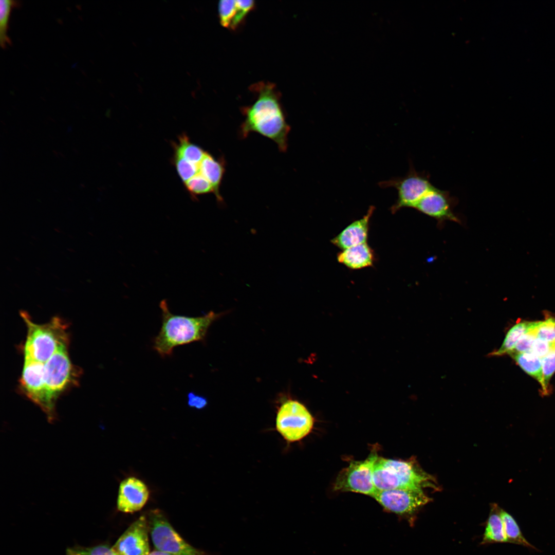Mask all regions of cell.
<instances>
[{
	"label": "cell",
	"mask_w": 555,
	"mask_h": 555,
	"mask_svg": "<svg viewBox=\"0 0 555 555\" xmlns=\"http://www.w3.org/2000/svg\"><path fill=\"white\" fill-rule=\"evenodd\" d=\"M255 90L257 98L255 102L243 108L245 119L240 127V136L245 138L251 133H257L273 140L280 151L285 152L290 127L275 86L271 83H260L255 86Z\"/></svg>",
	"instance_id": "1"
},
{
	"label": "cell",
	"mask_w": 555,
	"mask_h": 555,
	"mask_svg": "<svg viewBox=\"0 0 555 555\" xmlns=\"http://www.w3.org/2000/svg\"><path fill=\"white\" fill-rule=\"evenodd\" d=\"M162 324L159 332L153 339V347L162 357L172 355L175 347L204 340L209 327L223 315L212 311L197 317L171 313L166 300L159 304Z\"/></svg>",
	"instance_id": "2"
},
{
	"label": "cell",
	"mask_w": 555,
	"mask_h": 555,
	"mask_svg": "<svg viewBox=\"0 0 555 555\" xmlns=\"http://www.w3.org/2000/svg\"><path fill=\"white\" fill-rule=\"evenodd\" d=\"M373 479L377 490L398 488L439 489L435 478L425 472L415 459L400 460L378 457Z\"/></svg>",
	"instance_id": "3"
},
{
	"label": "cell",
	"mask_w": 555,
	"mask_h": 555,
	"mask_svg": "<svg viewBox=\"0 0 555 555\" xmlns=\"http://www.w3.org/2000/svg\"><path fill=\"white\" fill-rule=\"evenodd\" d=\"M22 317L27 327L24 344V358L45 363L58 351L67 348L69 337L66 324L58 317L49 322L38 324L24 312Z\"/></svg>",
	"instance_id": "4"
},
{
	"label": "cell",
	"mask_w": 555,
	"mask_h": 555,
	"mask_svg": "<svg viewBox=\"0 0 555 555\" xmlns=\"http://www.w3.org/2000/svg\"><path fill=\"white\" fill-rule=\"evenodd\" d=\"M147 518L149 532L156 550L172 555H210L187 542L160 510H151Z\"/></svg>",
	"instance_id": "5"
},
{
	"label": "cell",
	"mask_w": 555,
	"mask_h": 555,
	"mask_svg": "<svg viewBox=\"0 0 555 555\" xmlns=\"http://www.w3.org/2000/svg\"><path fill=\"white\" fill-rule=\"evenodd\" d=\"M314 419L299 401L288 399L279 408L275 419L277 432L288 443L300 441L312 430Z\"/></svg>",
	"instance_id": "6"
},
{
	"label": "cell",
	"mask_w": 555,
	"mask_h": 555,
	"mask_svg": "<svg viewBox=\"0 0 555 555\" xmlns=\"http://www.w3.org/2000/svg\"><path fill=\"white\" fill-rule=\"evenodd\" d=\"M378 185L382 188L393 187L397 190V199L391 209L393 213L403 208H414L424 195L434 187L430 181L429 174L425 172L417 171L411 162L405 176L380 181Z\"/></svg>",
	"instance_id": "7"
},
{
	"label": "cell",
	"mask_w": 555,
	"mask_h": 555,
	"mask_svg": "<svg viewBox=\"0 0 555 555\" xmlns=\"http://www.w3.org/2000/svg\"><path fill=\"white\" fill-rule=\"evenodd\" d=\"M378 456L375 452L365 459L352 461L341 470L334 484V489L354 492L373 496L377 489L373 479L375 463Z\"/></svg>",
	"instance_id": "8"
},
{
	"label": "cell",
	"mask_w": 555,
	"mask_h": 555,
	"mask_svg": "<svg viewBox=\"0 0 555 555\" xmlns=\"http://www.w3.org/2000/svg\"><path fill=\"white\" fill-rule=\"evenodd\" d=\"M372 497L386 510L402 515L415 514L432 500L421 489L377 490Z\"/></svg>",
	"instance_id": "9"
},
{
	"label": "cell",
	"mask_w": 555,
	"mask_h": 555,
	"mask_svg": "<svg viewBox=\"0 0 555 555\" xmlns=\"http://www.w3.org/2000/svg\"><path fill=\"white\" fill-rule=\"evenodd\" d=\"M44 378L46 387L55 400L77 381V370L69 359L67 348L58 351L44 363Z\"/></svg>",
	"instance_id": "10"
},
{
	"label": "cell",
	"mask_w": 555,
	"mask_h": 555,
	"mask_svg": "<svg viewBox=\"0 0 555 555\" xmlns=\"http://www.w3.org/2000/svg\"><path fill=\"white\" fill-rule=\"evenodd\" d=\"M44 366V363L24 358L20 383L24 394L50 414L53 412L55 400L46 387Z\"/></svg>",
	"instance_id": "11"
},
{
	"label": "cell",
	"mask_w": 555,
	"mask_h": 555,
	"mask_svg": "<svg viewBox=\"0 0 555 555\" xmlns=\"http://www.w3.org/2000/svg\"><path fill=\"white\" fill-rule=\"evenodd\" d=\"M458 201L449 191L435 186L419 201L414 209L437 220L440 224L447 220L461 223L460 217L454 212Z\"/></svg>",
	"instance_id": "12"
},
{
	"label": "cell",
	"mask_w": 555,
	"mask_h": 555,
	"mask_svg": "<svg viewBox=\"0 0 555 555\" xmlns=\"http://www.w3.org/2000/svg\"><path fill=\"white\" fill-rule=\"evenodd\" d=\"M147 516L141 515L119 537L112 548L116 555H147L150 552Z\"/></svg>",
	"instance_id": "13"
},
{
	"label": "cell",
	"mask_w": 555,
	"mask_h": 555,
	"mask_svg": "<svg viewBox=\"0 0 555 555\" xmlns=\"http://www.w3.org/2000/svg\"><path fill=\"white\" fill-rule=\"evenodd\" d=\"M149 490L140 479L131 476L120 484L117 498V508L124 513H133L141 510L146 503Z\"/></svg>",
	"instance_id": "14"
},
{
	"label": "cell",
	"mask_w": 555,
	"mask_h": 555,
	"mask_svg": "<svg viewBox=\"0 0 555 555\" xmlns=\"http://www.w3.org/2000/svg\"><path fill=\"white\" fill-rule=\"evenodd\" d=\"M375 207L369 206L366 214L357 219L331 240V242L342 250L366 243L369 221Z\"/></svg>",
	"instance_id": "15"
},
{
	"label": "cell",
	"mask_w": 555,
	"mask_h": 555,
	"mask_svg": "<svg viewBox=\"0 0 555 555\" xmlns=\"http://www.w3.org/2000/svg\"><path fill=\"white\" fill-rule=\"evenodd\" d=\"M338 261L351 269H359L373 266V250L365 243L342 250L337 255Z\"/></svg>",
	"instance_id": "16"
},
{
	"label": "cell",
	"mask_w": 555,
	"mask_h": 555,
	"mask_svg": "<svg viewBox=\"0 0 555 555\" xmlns=\"http://www.w3.org/2000/svg\"><path fill=\"white\" fill-rule=\"evenodd\" d=\"M225 165L223 159H216L207 152L199 164V173L211 184L214 194L219 202H223L219 189L225 171Z\"/></svg>",
	"instance_id": "17"
},
{
	"label": "cell",
	"mask_w": 555,
	"mask_h": 555,
	"mask_svg": "<svg viewBox=\"0 0 555 555\" xmlns=\"http://www.w3.org/2000/svg\"><path fill=\"white\" fill-rule=\"evenodd\" d=\"M500 509L501 508L497 504H493L491 505L482 544L507 543Z\"/></svg>",
	"instance_id": "18"
},
{
	"label": "cell",
	"mask_w": 555,
	"mask_h": 555,
	"mask_svg": "<svg viewBox=\"0 0 555 555\" xmlns=\"http://www.w3.org/2000/svg\"><path fill=\"white\" fill-rule=\"evenodd\" d=\"M509 355L526 373L539 382L543 394L547 395L548 393L544 383L541 359L530 351Z\"/></svg>",
	"instance_id": "19"
},
{
	"label": "cell",
	"mask_w": 555,
	"mask_h": 555,
	"mask_svg": "<svg viewBox=\"0 0 555 555\" xmlns=\"http://www.w3.org/2000/svg\"><path fill=\"white\" fill-rule=\"evenodd\" d=\"M535 322L521 321L513 325L507 332L501 347L490 353L491 356H502L510 353L520 337L535 325Z\"/></svg>",
	"instance_id": "20"
},
{
	"label": "cell",
	"mask_w": 555,
	"mask_h": 555,
	"mask_svg": "<svg viewBox=\"0 0 555 555\" xmlns=\"http://www.w3.org/2000/svg\"><path fill=\"white\" fill-rule=\"evenodd\" d=\"M174 156L181 157L196 164H199L206 153L201 147L192 143L189 138L183 134L174 144Z\"/></svg>",
	"instance_id": "21"
},
{
	"label": "cell",
	"mask_w": 555,
	"mask_h": 555,
	"mask_svg": "<svg viewBox=\"0 0 555 555\" xmlns=\"http://www.w3.org/2000/svg\"><path fill=\"white\" fill-rule=\"evenodd\" d=\"M500 514L502 519L507 543L534 548V546L523 536L514 519L509 513L502 508L500 509Z\"/></svg>",
	"instance_id": "22"
},
{
	"label": "cell",
	"mask_w": 555,
	"mask_h": 555,
	"mask_svg": "<svg viewBox=\"0 0 555 555\" xmlns=\"http://www.w3.org/2000/svg\"><path fill=\"white\" fill-rule=\"evenodd\" d=\"M17 2L11 0L0 1V42L3 48L10 44V40L7 35L8 25L12 8Z\"/></svg>",
	"instance_id": "23"
},
{
	"label": "cell",
	"mask_w": 555,
	"mask_h": 555,
	"mask_svg": "<svg viewBox=\"0 0 555 555\" xmlns=\"http://www.w3.org/2000/svg\"><path fill=\"white\" fill-rule=\"evenodd\" d=\"M184 186L193 198L198 195L214 193L211 184L199 173L185 182Z\"/></svg>",
	"instance_id": "24"
},
{
	"label": "cell",
	"mask_w": 555,
	"mask_h": 555,
	"mask_svg": "<svg viewBox=\"0 0 555 555\" xmlns=\"http://www.w3.org/2000/svg\"><path fill=\"white\" fill-rule=\"evenodd\" d=\"M174 164L179 176L184 182L199 173V164L193 163L184 158L174 156Z\"/></svg>",
	"instance_id": "25"
},
{
	"label": "cell",
	"mask_w": 555,
	"mask_h": 555,
	"mask_svg": "<svg viewBox=\"0 0 555 555\" xmlns=\"http://www.w3.org/2000/svg\"><path fill=\"white\" fill-rule=\"evenodd\" d=\"M236 11V0L220 1L218 4V12L221 25L230 28Z\"/></svg>",
	"instance_id": "26"
},
{
	"label": "cell",
	"mask_w": 555,
	"mask_h": 555,
	"mask_svg": "<svg viewBox=\"0 0 555 555\" xmlns=\"http://www.w3.org/2000/svg\"><path fill=\"white\" fill-rule=\"evenodd\" d=\"M535 335L537 338L549 342H555V318L550 317L544 321H538Z\"/></svg>",
	"instance_id": "27"
},
{
	"label": "cell",
	"mask_w": 555,
	"mask_h": 555,
	"mask_svg": "<svg viewBox=\"0 0 555 555\" xmlns=\"http://www.w3.org/2000/svg\"><path fill=\"white\" fill-rule=\"evenodd\" d=\"M66 555H116L112 547L99 545L91 547H75L66 549Z\"/></svg>",
	"instance_id": "28"
},
{
	"label": "cell",
	"mask_w": 555,
	"mask_h": 555,
	"mask_svg": "<svg viewBox=\"0 0 555 555\" xmlns=\"http://www.w3.org/2000/svg\"><path fill=\"white\" fill-rule=\"evenodd\" d=\"M541 361L544 383L548 393L549 383L555 372V347Z\"/></svg>",
	"instance_id": "29"
},
{
	"label": "cell",
	"mask_w": 555,
	"mask_h": 555,
	"mask_svg": "<svg viewBox=\"0 0 555 555\" xmlns=\"http://www.w3.org/2000/svg\"><path fill=\"white\" fill-rule=\"evenodd\" d=\"M538 322H535V325L530 330L524 334L519 339L515 347L512 351L509 354L521 353L531 350V346L534 340L536 338L535 328L538 325Z\"/></svg>",
	"instance_id": "30"
},
{
	"label": "cell",
	"mask_w": 555,
	"mask_h": 555,
	"mask_svg": "<svg viewBox=\"0 0 555 555\" xmlns=\"http://www.w3.org/2000/svg\"><path fill=\"white\" fill-rule=\"evenodd\" d=\"M236 11L234 20L230 26L231 29H235L243 21L247 13L253 8L254 2L252 0L236 1Z\"/></svg>",
	"instance_id": "31"
},
{
	"label": "cell",
	"mask_w": 555,
	"mask_h": 555,
	"mask_svg": "<svg viewBox=\"0 0 555 555\" xmlns=\"http://www.w3.org/2000/svg\"><path fill=\"white\" fill-rule=\"evenodd\" d=\"M555 347V342H549L536 337L530 351L542 359Z\"/></svg>",
	"instance_id": "32"
},
{
	"label": "cell",
	"mask_w": 555,
	"mask_h": 555,
	"mask_svg": "<svg viewBox=\"0 0 555 555\" xmlns=\"http://www.w3.org/2000/svg\"><path fill=\"white\" fill-rule=\"evenodd\" d=\"M187 404L190 408L202 410L207 405L208 400L202 395L190 392L187 394Z\"/></svg>",
	"instance_id": "33"
},
{
	"label": "cell",
	"mask_w": 555,
	"mask_h": 555,
	"mask_svg": "<svg viewBox=\"0 0 555 555\" xmlns=\"http://www.w3.org/2000/svg\"><path fill=\"white\" fill-rule=\"evenodd\" d=\"M147 555H172V554H171L170 553H167V552H165L159 551V550H154V551H153L152 552H150Z\"/></svg>",
	"instance_id": "34"
}]
</instances>
